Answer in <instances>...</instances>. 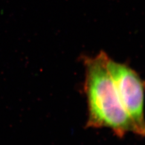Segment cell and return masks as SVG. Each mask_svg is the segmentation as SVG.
<instances>
[{"instance_id": "2", "label": "cell", "mask_w": 145, "mask_h": 145, "mask_svg": "<svg viewBox=\"0 0 145 145\" xmlns=\"http://www.w3.org/2000/svg\"><path fill=\"white\" fill-rule=\"evenodd\" d=\"M107 66L121 105L133 123L134 133L145 137V81L125 63L109 58Z\"/></svg>"}, {"instance_id": "1", "label": "cell", "mask_w": 145, "mask_h": 145, "mask_svg": "<svg viewBox=\"0 0 145 145\" xmlns=\"http://www.w3.org/2000/svg\"><path fill=\"white\" fill-rule=\"evenodd\" d=\"M108 54L101 51L94 57H84V90L87 103V128H107L119 138L134 133L129 117L121 105L109 72Z\"/></svg>"}]
</instances>
